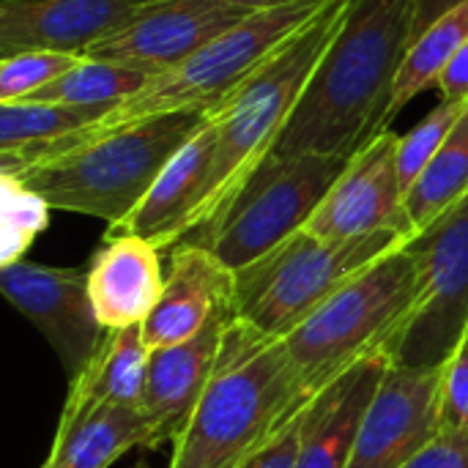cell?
<instances>
[{
    "label": "cell",
    "mask_w": 468,
    "mask_h": 468,
    "mask_svg": "<svg viewBox=\"0 0 468 468\" xmlns=\"http://www.w3.org/2000/svg\"><path fill=\"white\" fill-rule=\"evenodd\" d=\"M310 403L285 343L233 318L167 468H239Z\"/></svg>",
    "instance_id": "7a4b0ae2"
},
{
    "label": "cell",
    "mask_w": 468,
    "mask_h": 468,
    "mask_svg": "<svg viewBox=\"0 0 468 468\" xmlns=\"http://www.w3.org/2000/svg\"><path fill=\"white\" fill-rule=\"evenodd\" d=\"M236 271L200 244L181 241L170 252L159 304L143 324L145 346L167 348L192 340L214 318L233 315Z\"/></svg>",
    "instance_id": "5bb4252c"
},
{
    "label": "cell",
    "mask_w": 468,
    "mask_h": 468,
    "mask_svg": "<svg viewBox=\"0 0 468 468\" xmlns=\"http://www.w3.org/2000/svg\"><path fill=\"white\" fill-rule=\"evenodd\" d=\"M82 55L52 52V49H25L8 58H0V104L27 99L41 88L60 80L71 71Z\"/></svg>",
    "instance_id": "83f0119b"
},
{
    "label": "cell",
    "mask_w": 468,
    "mask_h": 468,
    "mask_svg": "<svg viewBox=\"0 0 468 468\" xmlns=\"http://www.w3.org/2000/svg\"><path fill=\"white\" fill-rule=\"evenodd\" d=\"M436 85L444 101H468V41L444 69Z\"/></svg>",
    "instance_id": "1f68e13d"
},
{
    "label": "cell",
    "mask_w": 468,
    "mask_h": 468,
    "mask_svg": "<svg viewBox=\"0 0 468 468\" xmlns=\"http://www.w3.org/2000/svg\"><path fill=\"white\" fill-rule=\"evenodd\" d=\"M466 0H417V36L431 27L441 14H447L450 8L461 5Z\"/></svg>",
    "instance_id": "d6a6232c"
},
{
    "label": "cell",
    "mask_w": 468,
    "mask_h": 468,
    "mask_svg": "<svg viewBox=\"0 0 468 468\" xmlns=\"http://www.w3.org/2000/svg\"><path fill=\"white\" fill-rule=\"evenodd\" d=\"M346 165L348 159L321 154L266 159L228 211L184 241L206 247L228 269L241 271L307 228Z\"/></svg>",
    "instance_id": "ba28073f"
},
{
    "label": "cell",
    "mask_w": 468,
    "mask_h": 468,
    "mask_svg": "<svg viewBox=\"0 0 468 468\" xmlns=\"http://www.w3.org/2000/svg\"><path fill=\"white\" fill-rule=\"evenodd\" d=\"M468 101H439L411 132L400 134L398 140V176L400 186L409 195V189L417 184V178L425 173V167L433 162V156L447 143L450 132L461 121Z\"/></svg>",
    "instance_id": "484cf974"
},
{
    "label": "cell",
    "mask_w": 468,
    "mask_h": 468,
    "mask_svg": "<svg viewBox=\"0 0 468 468\" xmlns=\"http://www.w3.org/2000/svg\"><path fill=\"white\" fill-rule=\"evenodd\" d=\"M206 121V112L148 118L82 140L11 178L44 197L49 208L96 217L112 233L134 214L162 167Z\"/></svg>",
    "instance_id": "8992f818"
},
{
    "label": "cell",
    "mask_w": 468,
    "mask_h": 468,
    "mask_svg": "<svg viewBox=\"0 0 468 468\" xmlns=\"http://www.w3.org/2000/svg\"><path fill=\"white\" fill-rule=\"evenodd\" d=\"M425 293L417 252L403 244L351 277L304 324L282 337L302 389L315 398L365 359L392 362Z\"/></svg>",
    "instance_id": "5b68a950"
},
{
    "label": "cell",
    "mask_w": 468,
    "mask_h": 468,
    "mask_svg": "<svg viewBox=\"0 0 468 468\" xmlns=\"http://www.w3.org/2000/svg\"><path fill=\"white\" fill-rule=\"evenodd\" d=\"M134 447L151 450V433L137 406H101L58 422L41 468H110Z\"/></svg>",
    "instance_id": "44dd1931"
},
{
    "label": "cell",
    "mask_w": 468,
    "mask_h": 468,
    "mask_svg": "<svg viewBox=\"0 0 468 468\" xmlns=\"http://www.w3.org/2000/svg\"><path fill=\"white\" fill-rule=\"evenodd\" d=\"M230 321L233 315H219L192 340L151 351L145 389L137 406L151 433V450L176 444L186 431L214 376Z\"/></svg>",
    "instance_id": "9a60e30c"
},
{
    "label": "cell",
    "mask_w": 468,
    "mask_h": 468,
    "mask_svg": "<svg viewBox=\"0 0 468 468\" xmlns=\"http://www.w3.org/2000/svg\"><path fill=\"white\" fill-rule=\"evenodd\" d=\"M159 247L134 233H107L88 271V293L104 329L143 326L162 299Z\"/></svg>",
    "instance_id": "ac0fdd59"
},
{
    "label": "cell",
    "mask_w": 468,
    "mask_h": 468,
    "mask_svg": "<svg viewBox=\"0 0 468 468\" xmlns=\"http://www.w3.org/2000/svg\"><path fill=\"white\" fill-rule=\"evenodd\" d=\"M151 0H3L0 58L25 49L85 55Z\"/></svg>",
    "instance_id": "2e32d148"
},
{
    "label": "cell",
    "mask_w": 468,
    "mask_h": 468,
    "mask_svg": "<svg viewBox=\"0 0 468 468\" xmlns=\"http://www.w3.org/2000/svg\"><path fill=\"white\" fill-rule=\"evenodd\" d=\"M398 140L400 134L387 129L354 154L304 230L318 239H359L400 230L411 239L406 192L398 176Z\"/></svg>",
    "instance_id": "4fadbf2b"
},
{
    "label": "cell",
    "mask_w": 468,
    "mask_h": 468,
    "mask_svg": "<svg viewBox=\"0 0 468 468\" xmlns=\"http://www.w3.org/2000/svg\"><path fill=\"white\" fill-rule=\"evenodd\" d=\"M468 41V0L450 8L447 14H441L431 27H425L406 60L403 69L398 74L395 90H392V101L387 110V123L395 121V115L411 101L417 99L422 90H428L431 85L439 82V77L444 74V69L452 63V58L461 52V47Z\"/></svg>",
    "instance_id": "7402d4cb"
},
{
    "label": "cell",
    "mask_w": 468,
    "mask_h": 468,
    "mask_svg": "<svg viewBox=\"0 0 468 468\" xmlns=\"http://www.w3.org/2000/svg\"><path fill=\"white\" fill-rule=\"evenodd\" d=\"M441 433H468V335L444 365Z\"/></svg>",
    "instance_id": "f1b7e54d"
},
{
    "label": "cell",
    "mask_w": 468,
    "mask_h": 468,
    "mask_svg": "<svg viewBox=\"0 0 468 468\" xmlns=\"http://www.w3.org/2000/svg\"><path fill=\"white\" fill-rule=\"evenodd\" d=\"M417 38V0H356L269 159H351L389 129L387 110Z\"/></svg>",
    "instance_id": "6da1fadb"
},
{
    "label": "cell",
    "mask_w": 468,
    "mask_h": 468,
    "mask_svg": "<svg viewBox=\"0 0 468 468\" xmlns=\"http://www.w3.org/2000/svg\"><path fill=\"white\" fill-rule=\"evenodd\" d=\"M151 348L145 346L143 326L107 329L99 351L71 384L60 422L88 414L101 406H140Z\"/></svg>",
    "instance_id": "ffe728a7"
},
{
    "label": "cell",
    "mask_w": 468,
    "mask_h": 468,
    "mask_svg": "<svg viewBox=\"0 0 468 468\" xmlns=\"http://www.w3.org/2000/svg\"><path fill=\"white\" fill-rule=\"evenodd\" d=\"M463 195H468V107L441 151L406 195V219L411 239L422 233L431 222H436Z\"/></svg>",
    "instance_id": "603a6c76"
},
{
    "label": "cell",
    "mask_w": 468,
    "mask_h": 468,
    "mask_svg": "<svg viewBox=\"0 0 468 468\" xmlns=\"http://www.w3.org/2000/svg\"><path fill=\"white\" fill-rule=\"evenodd\" d=\"M148 80L151 74L140 69H129V66L96 60V58H82L71 71H66L60 80H55L52 85L41 88L38 93L27 99L110 112L112 107L140 93L148 85Z\"/></svg>",
    "instance_id": "cb8c5ba5"
},
{
    "label": "cell",
    "mask_w": 468,
    "mask_h": 468,
    "mask_svg": "<svg viewBox=\"0 0 468 468\" xmlns=\"http://www.w3.org/2000/svg\"><path fill=\"white\" fill-rule=\"evenodd\" d=\"M104 115H107L104 110L66 107V104L30 101V99L0 104V154L52 143L58 137L93 126Z\"/></svg>",
    "instance_id": "d4e9b609"
},
{
    "label": "cell",
    "mask_w": 468,
    "mask_h": 468,
    "mask_svg": "<svg viewBox=\"0 0 468 468\" xmlns=\"http://www.w3.org/2000/svg\"><path fill=\"white\" fill-rule=\"evenodd\" d=\"M444 367L389 362L370 400L348 468H406L441 436Z\"/></svg>",
    "instance_id": "7c38bea8"
},
{
    "label": "cell",
    "mask_w": 468,
    "mask_h": 468,
    "mask_svg": "<svg viewBox=\"0 0 468 468\" xmlns=\"http://www.w3.org/2000/svg\"><path fill=\"white\" fill-rule=\"evenodd\" d=\"M247 11H261V8H269V5H277V3H285V0H230Z\"/></svg>",
    "instance_id": "836d02e7"
},
{
    "label": "cell",
    "mask_w": 468,
    "mask_h": 468,
    "mask_svg": "<svg viewBox=\"0 0 468 468\" xmlns=\"http://www.w3.org/2000/svg\"><path fill=\"white\" fill-rule=\"evenodd\" d=\"M406 468H468V433H441Z\"/></svg>",
    "instance_id": "4dcf8cb0"
},
{
    "label": "cell",
    "mask_w": 468,
    "mask_h": 468,
    "mask_svg": "<svg viewBox=\"0 0 468 468\" xmlns=\"http://www.w3.org/2000/svg\"><path fill=\"white\" fill-rule=\"evenodd\" d=\"M0 291L41 332L74 384L107 335L88 293V271L41 266L22 258L0 266Z\"/></svg>",
    "instance_id": "30bf717a"
},
{
    "label": "cell",
    "mask_w": 468,
    "mask_h": 468,
    "mask_svg": "<svg viewBox=\"0 0 468 468\" xmlns=\"http://www.w3.org/2000/svg\"><path fill=\"white\" fill-rule=\"evenodd\" d=\"M250 14L230 0H151L82 58L121 63L156 77L189 60Z\"/></svg>",
    "instance_id": "8fae6325"
},
{
    "label": "cell",
    "mask_w": 468,
    "mask_h": 468,
    "mask_svg": "<svg viewBox=\"0 0 468 468\" xmlns=\"http://www.w3.org/2000/svg\"><path fill=\"white\" fill-rule=\"evenodd\" d=\"M409 247L422 263L425 293L392 362L444 367L468 335V195L417 233Z\"/></svg>",
    "instance_id": "9c48e42d"
},
{
    "label": "cell",
    "mask_w": 468,
    "mask_h": 468,
    "mask_svg": "<svg viewBox=\"0 0 468 468\" xmlns=\"http://www.w3.org/2000/svg\"><path fill=\"white\" fill-rule=\"evenodd\" d=\"M3 192V255L0 266L22 261L25 250L49 222V203L11 176H0Z\"/></svg>",
    "instance_id": "4316f807"
},
{
    "label": "cell",
    "mask_w": 468,
    "mask_h": 468,
    "mask_svg": "<svg viewBox=\"0 0 468 468\" xmlns=\"http://www.w3.org/2000/svg\"><path fill=\"white\" fill-rule=\"evenodd\" d=\"M332 0H285L261 11H252L239 25L228 27L211 38L200 52H195L181 66L156 74L148 85L112 107L93 126H85L74 134L58 137L44 145L0 154V176H14L47 156L63 154L71 145L176 112H214L225 99H230L288 38H293L304 25H310Z\"/></svg>",
    "instance_id": "3957f363"
},
{
    "label": "cell",
    "mask_w": 468,
    "mask_h": 468,
    "mask_svg": "<svg viewBox=\"0 0 468 468\" xmlns=\"http://www.w3.org/2000/svg\"><path fill=\"white\" fill-rule=\"evenodd\" d=\"M409 241L400 230L359 239H318L310 230H299L236 271L233 318L282 340L351 277Z\"/></svg>",
    "instance_id": "52a82bcc"
},
{
    "label": "cell",
    "mask_w": 468,
    "mask_h": 468,
    "mask_svg": "<svg viewBox=\"0 0 468 468\" xmlns=\"http://www.w3.org/2000/svg\"><path fill=\"white\" fill-rule=\"evenodd\" d=\"M387 367V356L365 359L313 398L304 411L296 468H348L365 411Z\"/></svg>",
    "instance_id": "d6986e66"
},
{
    "label": "cell",
    "mask_w": 468,
    "mask_h": 468,
    "mask_svg": "<svg viewBox=\"0 0 468 468\" xmlns=\"http://www.w3.org/2000/svg\"><path fill=\"white\" fill-rule=\"evenodd\" d=\"M354 3L356 0H332L230 99L208 112L217 126V154L189 236L214 225L239 197L247 181L258 173V167L269 159L315 69L340 36Z\"/></svg>",
    "instance_id": "277c9868"
},
{
    "label": "cell",
    "mask_w": 468,
    "mask_h": 468,
    "mask_svg": "<svg viewBox=\"0 0 468 468\" xmlns=\"http://www.w3.org/2000/svg\"><path fill=\"white\" fill-rule=\"evenodd\" d=\"M304 411L293 414L252 458H247L239 468H296L299 455V441H302V425H304Z\"/></svg>",
    "instance_id": "f546056e"
},
{
    "label": "cell",
    "mask_w": 468,
    "mask_h": 468,
    "mask_svg": "<svg viewBox=\"0 0 468 468\" xmlns=\"http://www.w3.org/2000/svg\"><path fill=\"white\" fill-rule=\"evenodd\" d=\"M217 154V126L208 118L162 167L134 214L112 233H134L159 250H173L192 233Z\"/></svg>",
    "instance_id": "e0dca14e"
}]
</instances>
